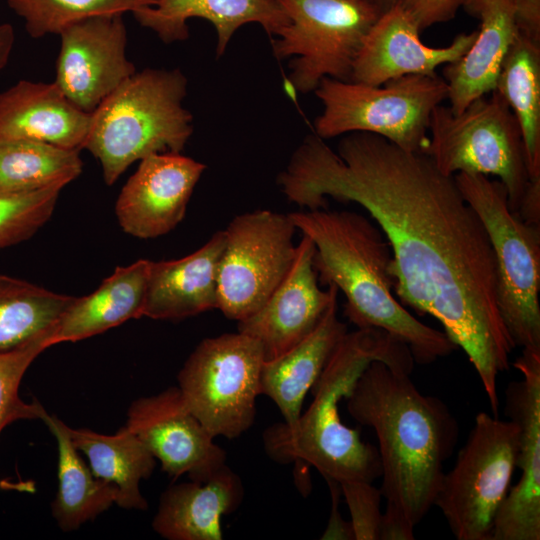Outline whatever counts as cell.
Instances as JSON below:
<instances>
[{
  "instance_id": "6da1fadb",
  "label": "cell",
  "mask_w": 540,
  "mask_h": 540,
  "mask_svg": "<svg viewBox=\"0 0 540 540\" xmlns=\"http://www.w3.org/2000/svg\"><path fill=\"white\" fill-rule=\"evenodd\" d=\"M278 184L289 201L308 210L325 209L332 198L368 212L391 248L395 294L441 323L466 353L497 414V378L509 369L515 345L498 308L489 236L455 177L425 153L352 132L336 152L316 134L308 136Z\"/></svg>"
},
{
  "instance_id": "7a4b0ae2",
  "label": "cell",
  "mask_w": 540,
  "mask_h": 540,
  "mask_svg": "<svg viewBox=\"0 0 540 540\" xmlns=\"http://www.w3.org/2000/svg\"><path fill=\"white\" fill-rule=\"evenodd\" d=\"M410 374L373 361L346 400L351 417L378 439L383 514L414 529L434 506L459 429L446 404L421 393Z\"/></svg>"
},
{
  "instance_id": "3957f363",
  "label": "cell",
  "mask_w": 540,
  "mask_h": 540,
  "mask_svg": "<svg viewBox=\"0 0 540 540\" xmlns=\"http://www.w3.org/2000/svg\"><path fill=\"white\" fill-rule=\"evenodd\" d=\"M315 247L318 279L346 298L344 314L357 328H378L405 343L418 364H430L457 349L444 331L432 328L395 298L388 272L392 252L384 234L364 215L315 209L289 213Z\"/></svg>"
},
{
  "instance_id": "277c9868",
  "label": "cell",
  "mask_w": 540,
  "mask_h": 540,
  "mask_svg": "<svg viewBox=\"0 0 540 540\" xmlns=\"http://www.w3.org/2000/svg\"><path fill=\"white\" fill-rule=\"evenodd\" d=\"M373 361L409 373L415 363L409 347L382 329L347 331L312 386L313 401L297 423L273 424L263 432L267 455L279 463L307 462L338 483H372L380 477L378 449L363 442L359 430L344 425L339 414L340 400Z\"/></svg>"
},
{
  "instance_id": "5b68a950",
  "label": "cell",
  "mask_w": 540,
  "mask_h": 540,
  "mask_svg": "<svg viewBox=\"0 0 540 540\" xmlns=\"http://www.w3.org/2000/svg\"><path fill=\"white\" fill-rule=\"evenodd\" d=\"M187 80L179 69L134 73L92 113L84 143L112 185L135 161L155 153H180L192 134L184 108Z\"/></svg>"
},
{
  "instance_id": "8992f818",
  "label": "cell",
  "mask_w": 540,
  "mask_h": 540,
  "mask_svg": "<svg viewBox=\"0 0 540 540\" xmlns=\"http://www.w3.org/2000/svg\"><path fill=\"white\" fill-rule=\"evenodd\" d=\"M454 177L489 236L497 303L505 327L515 347L540 351V226L526 223L511 211L499 180L465 172Z\"/></svg>"
},
{
  "instance_id": "52a82bcc",
  "label": "cell",
  "mask_w": 540,
  "mask_h": 540,
  "mask_svg": "<svg viewBox=\"0 0 540 540\" xmlns=\"http://www.w3.org/2000/svg\"><path fill=\"white\" fill-rule=\"evenodd\" d=\"M428 132L425 154L443 174L497 176L506 188L509 208L518 214L530 178L519 124L496 89L460 113L436 106Z\"/></svg>"
},
{
  "instance_id": "ba28073f",
  "label": "cell",
  "mask_w": 540,
  "mask_h": 540,
  "mask_svg": "<svg viewBox=\"0 0 540 540\" xmlns=\"http://www.w3.org/2000/svg\"><path fill=\"white\" fill-rule=\"evenodd\" d=\"M314 91L324 107L314 124L318 137L368 132L418 153L426 152L433 109L448 97L437 75H407L380 86L324 78Z\"/></svg>"
},
{
  "instance_id": "9c48e42d",
  "label": "cell",
  "mask_w": 540,
  "mask_h": 540,
  "mask_svg": "<svg viewBox=\"0 0 540 540\" xmlns=\"http://www.w3.org/2000/svg\"><path fill=\"white\" fill-rule=\"evenodd\" d=\"M518 426L480 412L435 499L458 540H491L516 468Z\"/></svg>"
},
{
  "instance_id": "30bf717a",
  "label": "cell",
  "mask_w": 540,
  "mask_h": 540,
  "mask_svg": "<svg viewBox=\"0 0 540 540\" xmlns=\"http://www.w3.org/2000/svg\"><path fill=\"white\" fill-rule=\"evenodd\" d=\"M263 362L261 344L237 332L203 339L184 363L178 388L214 438L234 439L253 425Z\"/></svg>"
},
{
  "instance_id": "8fae6325",
  "label": "cell",
  "mask_w": 540,
  "mask_h": 540,
  "mask_svg": "<svg viewBox=\"0 0 540 540\" xmlns=\"http://www.w3.org/2000/svg\"><path fill=\"white\" fill-rule=\"evenodd\" d=\"M288 24L272 40L277 59L294 56L290 82L301 92L322 79L350 81L353 64L381 15L366 0H276Z\"/></svg>"
},
{
  "instance_id": "7c38bea8",
  "label": "cell",
  "mask_w": 540,
  "mask_h": 540,
  "mask_svg": "<svg viewBox=\"0 0 540 540\" xmlns=\"http://www.w3.org/2000/svg\"><path fill=\"white\" fill-rule=\"evenodd\" d=\"M218 271V307L237 322L256 313L290 271L297 253L289 214L256 210L226 227Z\"/></svg>"
},
{
  "instance_id": "4fadbf2b",
  "label": "cell",
  "mask_w": 540,
  "mask_h": 540,
  "mask_svg": "<svg viewBox=\"0 0 540 540\" xmlns=\"http://www.w3.org/2000/svg\"><path fill=\"white\" fill-rule=\"evenodd\" d=\"M523 376L506 389V413L518 426L519 481L494 519L491 540L540 539V351L522 349L513 363Z\"/></svg>"
},
{
  "instance_id": "5bb4252c",
  "label": "cell",
  "mask_w": 540,
  "mask_h": 540,
  "mask_svg": "<svg viewBox=\"0 0 540 540\" xmlns=\"http://www.w3.org/2000/svg\"><path fill=\"white\" fill-rule=\"evenodd\" d=\"M59 35L54 82L83 112L91 114L136 72L126 57L123 14L89 17L68 25Z\"/></svg>"
},
{
  "instance_id": "9a60e30c",
  "label": "cell",
  "mask_w": 540,
  "mask_h": 540,
  "mask_svg": "<svg viewBox=\"0 0 540 540\" xmlns=\"http://www.w3.org/2000/svg\"><path fill=\"white\" fill-rule=\"evenodd\" d=\"M126 426L173 478L208 481L226 462L225 451L189 410L178 387L133 401Z\"/></svg>"
},
{
  "instance_id": "2e32d148",
  "label": "cell",
  "mask_w": 540,
  "mask_h": 540,
  "mask_svg": "<svg viewBox=\"0 0 540 540\" xmlns=\"http://www.w3.org/2000/svg\"><path fill=\"white\" fill-rule=\"evenodd\" d=\"M314 251L312 240L303 235L281 284L256 313L237 322L238 332L261 344L264 361L279 357L306 338L337 299L336 286L322 290L318 285Z\"/></svg>"
},
{
  "instance_id": "e0dca14e",
  "label": "cell",
  "mask_w": 540,
  "mask_h": 540,
  "mask_svg": "<svg viewBox=\"0 0 540 540\" xmlns=\"http://www.w3.org/2000/svg\"><path fill=\"white\" fill-rule=\"evenodd\" d=\"M206 165L180 153H155L140 160L123 186L115 213L122 230L141 239L173 230Z\"/></svg>"
},
{
  "instance_id": "ac0fdd59",
  "label": "cell",
  "mask_w": 540,
  "mask_h": 540,
  "mask_svg": "<svg viewBox=\"0 0 540 540\" xmlns=\"http://www.w3.org/2000/svg\"><path fill=\"white\" fill-rule=\"evenodd\" d=\"M413 15L400 3L383 12L366 35L353 64L350 81L372 86L407 75L436 76L437 68L462 57L477 30L461 33L445 47L420 40Z\"/></svg>"
},
{
  "instance_id": "d6986e66",
  "label": "cell",
  "mask_w": 540,
  "mask_h": 540,
  "mask_svg": "<svg viewBox=\"0 0 540 540\" xmlns=\"http://www.w3.org/2000/svg\"><path fill=\"white\" fill-rule=\"evenodd\" d=\"M225 230L195 252L175 260L150 261L142 317L179 320L218 307V271Z\"/></svg>"
},
{
  "instance_id": "ffe728a7",
  "label": "cell",
  "mask_w": 540,
  "mask_h": 540,
  "mask_svg": "<svg viewBox=\"0 0 540 540\" xmlns=\"http://www.w3.org/2000/svg\"><path fill=\"white\" fill-rule=\"evenodd\" d=\"M461 7L480 25L469 50L443 71L453 113L495 89L503 60L519 34L514 0H462Z\"/></svg>"
},
{
  "instance_id": "44dd1931",
  "label": "cell",
  "mask_w": 540,
  "mask_h": 540,
  "mask_svg": "<svg viewBox=\"0 0 540 540\" xmlns=\"http://www.w3.org/2000/svg\"><path fill=\"white\" fill-rule=\"evenodd\" d=\"M91 114L75 107L55 82L21 80L0 93V138L36 140L80 150Z\"/></svg>"
},
{
  "instance_id": "7402d4cb",
  "label": "cell",
  "mask_w": 540,
  "mask_h": 540,
  "mask_svg": "<svg viewBox=\"0 0 540 540\" xmlns=\"http://www.w3.org/2000/svg\"><path fill=\"white\" fill-rule=\"evenodd\" d=\"M240 477L226 464L206 482L170 486L161 496L152 527L169 540H221V520L242 502Z\"/></svg>"
},
{
  "instance_id": "603a6c76",
  "label": "cell",
  "mask_w": 540,
  "mask_h": 540,
  "mask_svg": "<svg viewBox=\"0 0 540 540\" xmlns=\"http://www.w3.org/2000/svg\"><path fill=\"white\" fill-rule=\"evenodd\" d=\"M133 15L165 43L188 38L187 20L203 18L217 31L218 55L224 53L235 31L244 24L255 22L269 35H277L289 22L276 0H157Z\"/></svg>"
},
{
  "instance_id": "cb8c5ba5",
  "label": "cell",
  "mask_w": 540,
  "mask_h": 540,
  "mask_svg": "<svg viewBox=\"0 0 540 540\" xmlns=\"http://www.w3.org/2000/svg\"><path fill=\"white\" fill-rule=\"evenodd\" d=\"M346 333V324L337 317L336 299L306 338L279 357L263 362L260 394L276 404L286 426L297 423L306 394Z\"/></svg>"
},
{
  "instance_id": "d4e9b609",
  "label": "cell",
  "mask_w": 540,
  "mask_h": 540,
  "mask_svg": "<svg viewBox=\"0 0 540 540\" xmlns=\"http://www.w3.org/2000/svg\"><path fill=\"white\" fill-rule=\"evenodd\" d=\"M150 260L117 267L91 294L75 297L54 326L48 346L100 334L142 317Z\"/></svg>"
},
{
  "instance_id": "484cf974",
  "label": "cell",
  "mask_w": 540,
  "mask_h": 540,
  "mask_svg": "<svg viewBox=\"0 0 540 540\" xmlns=\"http://www.w3.org/2000/svg\"><path fill=\"white\" fill-rule=\"evenodd\" d=\"M68 432L76 449L86 455L94 476L117 488L115 504L125 509L147 508L139 483L151 475L155 458L126 425L113 435L69 426Z\"/></svg>"
},
{
  "instance_id": "4316f807",
  "label": "cell",
  "mask_w": 540,
  "mask_h": 540,
  "mask_svg": "<svg viewBox=\"0 0 540 540\" xmlns=\"http://www.w3.org/2000/svg\"><path fill=\"white\" fill-rule=\"evenodd\" d=\"M41 420L54 435L58 447V491L52 516L63 531L78 529L116 502L117 488L94 476L73 445L68 425L47 411Z\"/></svg>"
},
{
  "instance_id": "83f0119b",
  "label": "cell",
  "mask_w": 540,
  "mask_h": 540,
  "mask_svg": "<svg viewBox=\"0 0 540 540\" xmlns=\"http://www.w3.org/2000/svg\"><path fill=\"white\" fill-rule=\"evenodd\" d=\"M495 89L519 124L529 178L540 181V43L518 34L503 60Z\"/></svg>"
},
{
  "instance_id": "f1b7e54d",
  "label": "cell",
  "mask_w": 540,
  "mask_h": 540,
  "mask_svg": "<svg viewBox=\"0 0 540 540\" xmlns=\"http://www.w3.org/2000/svg\"><path fill=\"white\" fill-rule=\"evenodd\" d=\"M79 150L18 138H0V194L66 186L82 172Z\"/></svg>"
},
{
  "instance_id": "f546056e",
  "label": "cell",
  "mask_w": 540,
  "mask_h": 540,
  "mask_svg": "<svg viewBox=\"0 0 540 540\" xmlns=\"http://www.w3.org/2000/svg\"><path fill=\"white\" fill-rule=\"evenodd\" d=\"M74 299L0 274V351L53 329Z\"/></svg>"
},
{
  "instance_id": "4dcf8cb0",
  "label": "cell",
  "mask_w": 540,
  "mask_h": 540,
  "mask_svg": "<svg viewBox=\"0 0 540 540\" xmlns=\"http://www.w3.org/2000/svg\"><path fill=\"white\" fill-rule=\"evenodd\" d=\"M157 0H7L33 38L59 34L77 21L111 14H124L153 6Z\"/></svg>"
},
{
  "instance_id": "1f68e13d",
  "label": "cell",
  "mask_w": 540,
  "mask_h": 540,
  "mask_svg": "<svg viewBox=\"0 0 540 540\" xmlns=\"http://www.w3.org/2000/svg\"><path fill=\"white\" fill-rule=\"evenodd\" d=\"M52 330L17 347L0 351V433L15 421L41 419L46 411L37 400L25 402L19 395V387L29 366L49 347L47 341Z\"/></svg>"
},
{
  "instance_id": "d6a6232c",
  "label": "cell",
  "mask_w": 540,
  "mask_h": 540,
  "mask_svg": "<svg viewBox=\"0 0 540 540\" xmlns=\"http://www.w3.org/2000/svg\"><path fill=\"white\" fill-rule=\"evenodd\" d=\"M63 187L0 194V250L33 236L52 216Z\"/></svg>"
},
{
  "instance_id": "836d02e7",
  "label": "cell",
  "mask_w": 540,
  "mask_h": 540,
  "mask_svg": "<svg viewBox=\"0 0 540 540\" xmlns=\"http://www.w3.org/2000/svg\"><path fill=\"white\" fill-rule=\"evenodd\" d=\"M351 515V530L355 540H379L382 514V493L370 482L339 483Z\"/></svg>"
},
{
  "instance_id": "e575fe53",
  "label": "cell",
  "mask_w": 540,
  "mask_h": 540,
  "mask_svg": "<svg viewBox=\"0 0 540 540\" xmlns=\"http://www.w3.org/2000/svg\"><path fill=\"white\" fill-rule=\"evenodd\" d=\"M415 18L420 31L428 27L452 20L462 0H400Z\"/></svg>"
},
{
  "instance_id": "d590c367",
  "label": "cell",
  "mask_w": 540,
  "mask_h": 540,
  "mask_svg": "<svg viewBox=\"0 0 540 540\" xmlns=\"http://www.w3.org/2000/svg\"><path fill=\"white\" fill-rule=\"evenodd\" d=\"M520 34L540 43V0H514Z\"/></svg>"
},
{
  "instance_id": "8d00e7d4",
  "label": "cell",
  "mask_w": 540,
  "mask_h": 540,
  "mask_svg": "<svg viewBox=\"0 0 540 540\" xmlns=\"http://www.w3.org/2000/svg\"><path fill=\"white\" fill-rule=\"evenodd\" d=\"M330 487L332 495V514L329 524L322 539H353V534L350 524H347L341 519L338 507L339 494L341 492L338 482L325 479Z\"/></svg>"
},
{
  "instance_id": "74e56055",
  "label": "cell",
  "mask_w": 540,
  "mask_h": 540,
  "mask_svg": "<svg viewBox=\"0 0 540 540\" xmlns=\"http://www.w3.org/2000/svg\"><path fill=\"white\" fill-rule=\"evenodd\" d=\"M15 34L8 23L0 24V71L6 66L14 46Z\"/></svg>"
},
{
  "instance_id": "f35d334b",
  "label": "cell",
  "mask_w": 540,
  "mask_h": 540,
  "mask_svg": "<svg viewBox=\"0 0 540 540\" xmlns=\"http://www.w3.org/2000/svg\"><path fill=\"white\" fill-rule=\"evenodd\" d=\"M374 7H376L380 13L387 11L394 5H396L400 0H366Z\"/></svg>"
}]
</instances>
